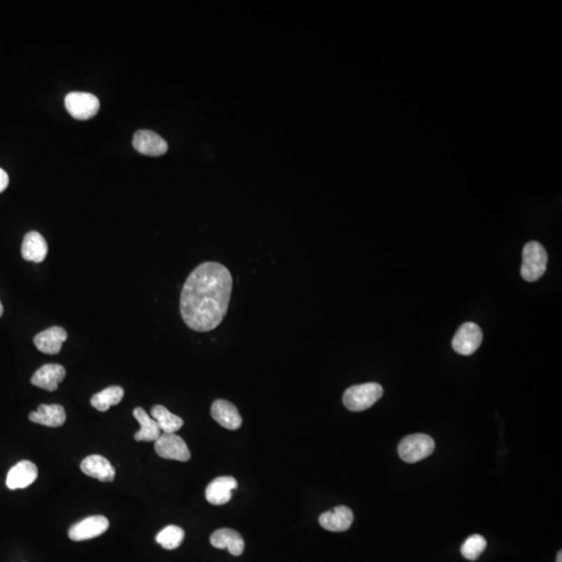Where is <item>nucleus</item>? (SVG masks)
<instances>
[{"instance_id":"f257e3e1","label":"nucleus","mask_w":562,"mask_h":562,"mask_svg":"<svg viewBox=\"0 0 562 562\" xmlns=\"http://www.w3.org/2000/svg\"><path fill=\"white\" fill-rule=\"evenodd\" d=\"M233 291L231 272L222 264L206 261L193 270L180 295V314L198 332L214 330L226 316Z\"/></svg>"},{"instance_id":"f03ea898","label":"nucleus","mask_w":562,"mask_h":562,"mask_svg":"<svg viewBox=\"0 0 562 562\" xmlns=\"http://www.w3.org/2000/svg\"><path fill=\"white\" fill-rule=\"evenodd\" d=\"M382 395V387L378 383L353 385L345 391L343 403L351 412H363L372 408Z\"/></svg>"},{"instance_id":"7ed1b4c3","label":"nucleus","mask_w":562,"mask_h":562,"mask_svg":"<svg viewBox=\"0 0 562 562\" xmlns=\"http://www.w3.org/2000/svg\"><path fill=\"white\" fill-rule=\"evenodd\" d=\"M548 254L542 244L535 240L528 243L523 249L521 278L528 282L540 280L547 270Z\"/></svg>"},{"instance_id":"20e7f679","label":"nucleus","mask_w":562,"mask_h":562,"mask_svg":"<svg viewBox=\"0 0 562 562\" xmlns=\"http://www.w3.org/2000/svg\"><path fill=\"white\" fill-rule=\"evenodd\" d=\"M434 448L435 442L431 436L424 433L410 434L400 442L398 454L405 463H415L430 456Z\"/></svg>"},{"instance_id":"39448f33","label":"nucleus","mask_w":562,"mask_h":562,"mask_svg":"<svg viewBox=\"0 0 562 562\" xmlns=\"http://www.w3.org/2000/svg\"><path fill=\"white\" fill-rule=\"evenodd\" d=\"M65 106L69 114L78 120H88L97 115L99 99L86 92H71L65 98Z\"/></svg>"},{"instance_id":"423d86ee","label":"nucleus","mask_w":562,"mask_h":562,"mask_svg":"<svg viewBox=\"0 0 562 562\" xmlns=\"http://www.w3.org/2000/svg\"><path fill=\"white\" fill-rule=\"evenodd\" d=\"M154 449L161 459L178 461L191 459V452L186 442L175 433H161L155 440Z\"/></svg>"},{"instance_id":"0eeeda50","label":"nucleus","mask_w":562,"mask_h":562,"mask_svg":"<svg viewBox=\"0 0 562 562\" xmlns=\"http://www.w3.org/2000/svg\"><path fill=\"white\" fill-rule=\"evenodd\" d=\"M483 334L480 327L473 322L461 325L455 333L452 347L455 352L461 355H472L476 352L482 343Z\"/></svg>"},{"instance_id":"6e6552de","label":"nucleus","mask_w":562,"mask_h":562,"mask_svg":"<svg viewBox=\"0 0 562 562\" xmlns=\"http://www.w3.org/2000/svg\"><path fill=\"white\" fill-rule=\"evenodd\" d=\"M110 527V521L102 515H93L78 521L69 529V538L74 542L91 540L103 534Z\"/></svg>"},{"instance_id":"1a4fd4ad","label":"nucleus","mask_w":562,"mask_h":562,"mask_svg":"<svg viewBox=\"0 0 562 562\" xmlns=\"http://www.w3.org/2000/svg\"><path fill=\"white\" fill-rule=\"evenodd\" d=\"M133 145L138 152L148 157H161L168 151L167 140L148 129L136 131Z\"/></svg>"},{"instance_id":"9d476101","label":"nucleus","mask_w":562,"mask_h":562,"mask_svg":"<svg viewBox=\"0 0 562 562\" xmlns=\"http://www.w3.org/2000/svg\"><path fill=\"white\" fill-rule=\"evenodd\" d=\"M238 487V481L231 476L214 479L206 489V498L212 505H224L231 501V491Z\"/></svg>"},{"instance_id":"9b49d317","label":"nucleus","mask_w":562,"mask_h":562,"mask_svg":"<svg viewBox=\"0 0 562 562\" xmlns=\"http://www.w3.org/2000/svg\"><path fill=\"white\" fill-rule=\"evenodd\" d=\"M38 478V468L29 461H22L10 468L6 477V487L10 489H25Z\"/></svg>"},{"instance_id":"f8f14e48","label":"nucleus","mask_w":562,"mask_h":562,"mask_svg":"<svg viewBox=\"0 0 562 562\" xmlns=\"http://www.w3.org/2000/svg\"><path fill=\"white\" fill-rule=\"evenodd\" d=\"M66 370L57 363H48L35 372L31 377V384L45 391H55L59 383L65 379Z\"/></svg>"},{"instance_id":"ddd939ff","label":"nucleus","mask_w":562,"mask_h":562,"mask_svg":"<svg viewBox=\"0 0 562 562\" xmlns=\"http://www.w3.org/2000/svg\"><path fill=\"white\" fill-rule=\"evenodd\" d=\"M67 338V331L64 328L53 326L38 333L34 338V343L38 350L45 354L55 355L59 353Z\"/></svg>"},{"instance_id":"4468645a","label":"nucleus","mask_w":562,"mask_h":562,"mask_svg":"<svg viewBox=\"0 0 562 562\" xmlns=\"http://www.w3.org/2000/svg\"><path fill=\"white\" fill-rule=\"evenodd\" d=\"M352 510L347 506H338L319 517V523L324 529L331 532H343L348 530L353 523Z\"/></svg>"},{"instance_id":"2eb2a0df","label":"nucleus","mask_w":562,"mask_h":562,"mask_svg":"<svg viewBox=\"0 0 562 562\" xmlns=\"http://www.w3.org/2000/svg\"><path fill=\"white\" fill-rule=\"evenodd\" d=\"M210 414L215 421L226 429L236 430L242 426V417L238 408L226 400H216L210 408Z\"/></svg>"},{"instance_id":"dca6fc26","label":"nucleus","mask_w":562,"mask_h":562,"mask_svg":"<svg viewBox=\"0 0 562 562\" xmlns=\"http://www.w3.org/2000/svg\"><path fill=\"white\" fill-rule=\"evenodd\" d=\"M82 472L87 476L98 479L102 482H112L115 479L116 470L112 463L100 455H90L82 461L80 465Z\"/></svg>"},{"instance_id":"f3484780","label":"nucleus","mask_w":562,"mask_h":562,"mask_svg":"<svg viewBox=\"0 0 562 562\" xmlns=\"http://www.w3.org/2000/svg\"><path fill=\"white\" fill-rule=\"evenodd\" d=\"M210 544L217 549H227L233 556H240L245 549L242 535L236 530L223 528L217 530L210 535Z\"/></svg>"},{"instance_id":"a211bd4d","label":"nucleus","mask_w":562,"mask_h":562,"mask_svg":"<svg viewBox=\"0 0 562 562\" xmlns=\"http://www.w3.org/2000/svg\"><path fill=\"white\" fill-rule=\"evenodd\" d=\"M48 246L45 238L37 231H29L23 238L21 254L25 261L42 263L46 259Z\"/></svg>"},{"instance_id":"6ab92c4d","label":"nucleus","mask_w":562,"mask_h":562,"mask_svg":"<svg viewBox=\"0 0 562 562\" xmlns=\"http://www.w3.org/2000/svg\"><path fill=\"white\" fill-rule=\"evenodd\" d=\"M29 420L47 427H61L66 422V412L59 404H41L36 412L29 414Z\"/></svg>"},{"instance_id":"aec40b11","label":"nucleus","mask_w":562,"mask_h":562,"mask_svg":"<svg viewBox=\"0 0 562 562\" xmlns=\"http://www.w3.org/2000/svg\"><path fill=\"white\" fill-rule=\"evenodd\" d=\"M134 417L140 425V429L135 434L137 442H155L161 435L157 422L148 416L142 408H137L134 410Z\"/></svg>"},{"instance_id":"412c9836","label":"nucleus","mask_w":562,"mask_h":562,"mask_svg":"<svg viewBox=\"0 0 562 562\" xmlns=\"http://www.w3.org/2000/svg\"><path fill=\"white\" fill-rule=\"evenodd\" d=\"M123 397H124V389L118 385H113L95 394L91 399V405L99 412H104L110 410L112 406L120 403Z\"/></svg>"},{"instance_id":"4be33fe9","label":"nucleus","mask_w":562,"mask_h":562,"mask_svg":"<svg viewBox=\"0 0 562 562\" xmlns=\"http://www.w3.org/2000/svg\"><path fill=\"white\" fill-rule=\"evenodd\" d=\"M151 416L157 422L163 433H175L184 426V420L172 414L165 406L155 405L151 410Z\"/></svg>"},{"instance_id":"5701e85b","label":"nucleus","mask_w":562,"mask_h":562,"mask_svg":"<svg viewBox=\"0 0 562 562\" xmlns=\"http://www.w3.org/2000/svg\"><path fill=\"white\" fill-rule=\"evenodd\" d=\"M184 538V529L178 526L170 525L157 534V542L167 550H174L182 544Z\"/></svg>"},{"instance_id":"b1692460","label":"nucleus","mask_w":562,"mask_h":562,"mask_svg":"<svg viewBox=\"0 0 562 562\" xmlns=\"http://www.w3.org/2000/svg\"><path fill=\"white\" fill-rule=\"evenodd\" d=\"M487 540L482 535L474 534L466 540L461 546V554L468 561H476L487 548Z\"/></svg>"},{"instance_id":"393cba45","label":"nucleus","mask_w":562,"mask_h":562,"mask_svg":"<svg viewBox=\"0 0 562 562\" xmlns=\"http://www.w3.org/2000/svg\"><path fill=\"white\" fill-rule=\"evenodd\" d=\"M8 175L4 170L0 168V193L4 191L8 186Z\"/></svg>"},{"instance_id":"a878e982","label":"nucleus","mask_w":562,"mask_h":562,"mask_svg":"<svg viewBox=\"0 0 562 562\" xmlns=\"http://www.w3.org/2000/svg\"><path fill=\"white\" fill-rule=\"evenodd\" d=\"M556 562H562V552L559 551V554H557V561Z\"/></svg>"},{"instance_id":"bb28decb","label":"nucleus","mask_w":562,"mask_h":562,"mask_svg":"<svg viewBox=\"0 0 562 562\" xmlns=\"http://www.w3.org/2000/svg\"><path fill=\"white\" fill-rule=\"evenodd\" d=\"M3 314V306H2L1 301H0V317Z\"/></svg>"}]
</instances>
